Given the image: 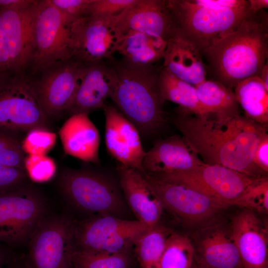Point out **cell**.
Segmentation results:
<instances>
[{"instance_id": "33", "label": "cell", "mask_w": 268, "mask_h": 268, "mask_svg": "<svg viewBox=\"0 0 268 268\" xmlns=\"http://www.w3.org/2000/svg\"><path fill=\"white\" fill-rule=\"evenodd\" d=\"M237 205L260 212L268 210V178L267 176L256 179L244 190L233 202Z\"/></svg>"}, {"instance_id": "25", "label": "cell", "mask_w": 268, "mask_h": 268, "mask_svg": "<svg viewBox=\"0 0 268 268\" xmlns=\"http://www.w3.org/2000/svg\"><path fill=\"white\" fill-rule=\"evenodd\" d=\"M122 38L117 52L122 59L137 66L154 65L162 57L167 42L145 33L128 30L122 33Z\"/></svg>"}, {"instance_id": "16", "label": "cell", "mask_w": 268, "mask_h": 268, "mask_svg": "<svg viewBox=\"0 0 268 268\" xmlns=\"http://www.w3.org/2000/svg\"><path fill=\"white\" fill-rule=\"evenodd\" d=\"M102 109L107 151L118 163L145 175L142 162L146 151L138 131L116 107L105 104Z\"/></svg>"}, {"instance_id": "40", "label": "cell", "mask_w": 268, "mask_h": 268, "mask_svg": "<svg viewBox=\"0 0 268 268\" xmlns=\"http://www.w3.org/2000/svg\"><path fill=\"white\" fill-rule=\"evenodd\" d=\"M9 62L8 50L0 26V78L10 73Z\"/></svg>"}, {"instance_id": "4", "label": "cell", "mask_w": 268, "mask_h": 268, "mask_svg": "<svg viewBox=\"0 0 268 268\" xmlns=\"http://www.w3.org/2000/svg\"><path fill=\"white\" fill-rule=\"evenodd\" d=\"M175 37L187 41L201 55L234 31L251 13L248 0H165Z\"/></svg>"}, {"instance_id": "19", "label": "cell", "mask_w": 268, "mask_h": 268, "mask_svg": "<svg viewBox=\"0 0 268 268\" xmlns=\"http://www.w3.org/2000/svg\"><path fill=\"white\" fill-rule=\"evenodd\" d=\"M204 226L194 244L195 262L202 268H243L230 228L221 223Z\"/></svg>"}, {"instance_id": "31", "label": "cell", "mask_w": 268, "mask_h": 268, "mask_svg": "<svg viewBox=\"0 0 268 268\" xmlns=\"http://www.w3.org/2000/svg\"><path fill=\"white\" fill-rule=\"evenodd\" d=\"M72 268H129L128 252L107 253L75 249Z\"/></svg>"}, {"instance_id": "28", "label": "cell", "mask_w": 268, "mask_h": 268, "mask_svg": "<svg viewBox=\"0 0 268 268\" xmlns=\"http://www.w3.org/2000/svg\"><path fill=\"white\" fill-rule=\"evenodd\" d=\"M158 84L161 96L165 102L176 103L179 107L200 116L211 115L201 104L196 87L180 79L162 67L159 71Z\"/></svg>"}, {"instance_id": "41", "label": "cell", "mask_w": 268, "mask_h": 268, "mask_svg": "<svg viewBox=\"0 0 268 268\" xmlns=\"http://www.w3.org/2000/svg\"><path fill=\"white\" fill-rule=\"evenodd\" d=\"M32 0H0V11L19 9L30 4Z\"/></svg>"}, {"instance_id": "11", "label": "cell", "mask_w": 268, "mask_h": 268, "mask_svg": "<svg viewBox=\"0 0 268 268\" xmlns=\"http://www.w3.org/2000/svg\"><path fill=\"white\" fill-rule=\"evenodd\" d=\"M70 26L50 0H38L34 53L29 69L32 75L48 64L72 57Z\"/></svg>"}, {"instance_id": "6", "label": "cell", "mask_w": 268, "mask_h": 268, "mask_svg": "<svg viewBox=\"0 0 268 268\" xmlns=\"http://www.w3.org/2000/svg\"><path fill=\"white\" fill-rule=\"evenodd\" d=\"M75 221L64 214H49L39 223L20 258L26 268H72Z\"/></svg>"}, {"instance_id": "36", "label": "cell", "mask_w": 268, "mask_h": 268, "mask_svg": "<svg viewBox=\"0 0 268 268\" xmlns=\"http://www.w3.org/2000/svg\"><path fill=\"white\" fill-rule=\"evenodd\" d=\"M136 0H92L86 15L99 17H116Z\"/></svg>"}, {"instance_id": "37", "label": "cell", "mask_w": 268, "mask_h": 268, "mask_svg": "<svg viewBox=\"0 0 268 268\" xmlns=\"http://www.w3.org/2000/svg\"><path fill=\"white\" fill-rule=\"evenodd\" d=\"M71 25L86 15L87 9L92 0H50Z\"/></svg>"}, {"instance_id": "30", "label": "cell", "mask_w": 268, "mask_h": 268, "mask_svg": "<svg viewBox=\"0 0 268 268\" xmlns=\"http://www.w3.org/2000/svg\"><path fill=\"white\" fill-rule=\"evenodd\" d=\"M195 254L194 243L188 236L171 233L157 268H192Z\"/></svg>"}, {"instance_id": "27", "label": "cell", "mask_w": 268, "mask_h": 268, "mask_svg": "<svg viewBox=\"0 0 268 268\" xmlns=\"http://www.w3.org/2000/svg\"><path fill=\"white\" fill-rule=\"evenodd\" d=\"M236 100L245 117L257 124L268 123V89L259 76L250 77L234 88Z\"/></svg>"}, {"instance_id": "2", "label": "cell", "mask_w": 268, "mask_h": 268, "mask_svg": "<svg viewBox=\"0 0 268 268\" xmlns=\"http://www.w3.org/2000/svg\"><path fill=\"white\" fill-rule=\"evenodd\" d=\"M213 80L232 90L240 82L259 76L268 63V13H250L233 32L201 54Z\"/></svg>"}, {"instance_id": "21", "label": "cell", "mask_w": 268, "mask_h": 268, "mask_svg": "<svg viewBox=\"0 0 268 268\" xmlns=\"http://www.w3.org/2000/svg\"><path fill=\"white\" fill-rule=\"evenodd\" d=\"M116 170L121 189L136 220L148 228L158 224L164 208L143 175L119 163Z\"/></svg>"}, {"instance_id": "5", "label": "cell", "mask_w": 268, "mask_h": 268, "mask_svg": "<svg viewBox=\"0 0 268 268\" xmlns=\"http://www.w3.org/2000/svg\"><path fill=\"white\" fill-rule=\"evenodd\" d=\"M58 185L67 202L81 211L120 217L126 210L119 183L102 172L66 169Z\"/></svg>"}, {"instance_id": "23", "label": "cell", "mask_w": 268, "mask_h": 268, "mask_svg": "<svg viewBox=\"0 0 268 268\" xmlns=\"http://www.w3.org/2000/svg\"><path fill=\"white\" fill-rule=\"evenodd\" d=\"M59 134L66 154L85 162H100V135L88 114L70 116L60 129Z\"/></svg>"}, {"instance_id": "44", "label": "cell", "mask_w": 268, "mask_h": 268, "mask_svg": "<svg viewBox=\"0 0 268 268\" xmlns=\"http://www.w3.org/2000/svg\"><path fill=\"white\" fill-rule=\"evenodd\" d=\"M3 268H26L21 260L16 256L8 263Z\"/></svg>"}, {"instance_id": "35", "label": "cell", "mask_w": 268, "mask_h": 268, "mask_svg": "<svg viewBox=\"0 0 268 268\" xmlns=\"http://www.w3.org/2000/svg\"><path fill=\"white\" fill-rule=\"evenodd\" d=\"M57 136L45 128H35L28 131L21 142L25 153L46 155L54 146Z\"/></svg>"}, {"instance_id": "26", "label": "cell", "mask_w": 268, "mask_h": 268, "mask_svg": "<svg viewBox=\"0 0 268 268\" xmlns=\"http://www.w3.org/2000/svg\"><path fill=\"white\" fill-rule=\"evenodd\" d=\"M195 87L201 104L217 120L224 121L240 115L232 90L213 79H206Z\"/></svg>"}, {"instance_id": "9", "label": "cell", "mask_w": 268, "mask_h": 268, "mask_svg": "<svg viewBox=\"0 0 268 268\" xmlns=\"http://www.w3.org/2000/svg\"><path fill=\"white\" fill-rule=\"evenodd\" d=\"M87 63L72 57L55 62L32 75L34 90L46 117L57 119L67 113Z\"/></svg>"}, {"instance_id": "8", "label": "cell", "mask_w": 268, "mask_h": 268, "mask_svg": "<svg viewBox=\"0 0 268 268\" xmlns=\"http://www.w3.org/2000/svg\"><path fill=\"white\" fill-rule=\"evenodd\" d=\"M0 127L18 133L35 128L49 129L50 121L27 74L10 73L0 78Z\"/></svg>"}, {"instance_id": "1", "label": "cell", "mask_w": 268, "mask_h": 268, "mask_svg": "<svg viewBox=\"0 0 268 268\" xmlns=\"http://www.w3.org/2000/svg\"><path fill=\"white\" fill-rule=\"evenodd\" d=\"M173 122L191 149L205 164L222 166L255 177L267 176L253 160L267 126L240 115L224 121L180 107Z\"/></svg>"}, {"instance_id": "46", "label": "cell", "mask_w": 268, "mask_h": 268, "mask_svg": "<svg viewBox=\"0 0 268 268\" xmlns=\"http://www.w3.org/2000/svg\"><path fill=\"white\" fill-rule=\"evenodd\" d=\"M192 268H202L201 267L198 265L195 262Z\"/></svg>"}, {"instance_id": "18", "label": "cell", "mask_w": 268, "mask_h": 268, "mask_svg": "<svg viewBox=\"0 0 268 268\" xmlns=\"http://www.w3.org/2000/svg\"><path fill=\"white\" fill-rule=\"evenodd\" d=\"M117 81L116 72L111 63L101 61L87 63L67 113L70 116L88 114L102 108L106 99L110 97Z\"/></svg>"}, {"instance_id": "39", "label": "cell", "mask_w": 268, "mask_h": 268, "mask_svg": "<svg viewBox=\"0 0 268 268\" xmlns=\"http://www.w3.org/2000/svg\"><path fill=\"white\" fill-rule=\"evenodd\" d=\"M254 163L257 168L266 175L268 172V134H264L257 145Z\"/></svg>"}, {"instance_id": "43", "label": "cell", "mask_w": 268, "mask_h": 268, "mask_svg": "<svg viewBox=\"0 0 268 268\" xmlns=\"http://www.w3.org/2000/svg\"><path fill=\"white\" fill-rule=\"evenodd\" d=\"M249 10L251 13H255L268 7V0H248Z\"/></svg>"}, {"instance_id": "13", "label": "cell", "mask_w": 268, "mask_h": 268, "mask_svg": "<svg viewBox=\"0 0 268 268\" xmlns=\"http://www.w3.org/2000/svg\"><path fill=\"white\" fill-rule=\"evenodd\" d=\"M148 175L190 186L226 207L233 205L246 187L259 178L222 166L205 163L184 171Z\"/></svg>"}, {"instance_id": "20", "label": "cell", "mask_w": 268, "mask_h": 268, "mask_svg": "<svg viewBox=\"0 0 268 268\" xmlns=\"http://www.w3.org/2000/svg\"><path fill=\"white\" fill-rule=\"evenodd\" d=\"M116 24L121 33L136 31L167 42L175 37L173 22L165 0H136L116 17Z\"/></svg>"}, {"instance_id": "29", "label": "cell", "mask_w": 268, "mask_h": 268, "mask_svg": "<svg viewBox=\"0 0 268 268\" xmlns=\"http://www.w3.org/2000/svg\"><path fill=\"white\" fill-rule=\"evenodd\" d=\"M171 233L167 228L158 224L149 228L139 237L134 246L141 268H157Z\"/></svg>"}, {"instance_id": "7", "label": "cell", "mask_w": 268, "mask_h": 268, "mask_svg": "<svg viewBox=\"0 0 268 268\" xmlns=\"http://www.w3.org/2000/svg\"><path fill=\"white\" fill-rule=\"evenodd\" d=\"M49 213L46 198L30 185L0 194V244L13 250L27 244Z\"/></svg>"}, {"instance_id": "38", "label": "cell", "mask_w": 268, "mask_h": 268, "mask_svg": "<svg viewBox=\"0 0 268 268\" xmlns=\"http://www.w3.org/2000/svg\"><path fill=\"white\" fill-rule=\"evenodd\" d=\"M27 177L24 170L0 164V194L15 190L27 184Z\"/></svg>"}, {"instance_id": "10", "label": "cell", "mask_w": 268, "mask_h": 268, "mask_svg": "<svg viewBox=\"0 0 268 268\" xmlns=\"http://www.w3.org/2000/svg\"><path fill=\"white\" fill-rule=\"evenodd\" d=\"M147 227L137 220L97 215L75 221V249L107 253L128 252Z\"/></svg>"}, {"instance_id": "34", "label": "cell", "mask_w": 268, "mask_h": 268, "mask_svg": "<svg viewBox=\"0 0 268 268\" xmlns=\"http://www.w3.org/2000/svg\"><path fill=\"white\" fill-rule=\"evenodd\" d=\"M24 167L28 177L36 183L51 180L56 172V165L51 157L43 154H29L25 157Z\"/></svg>"}, {"instance_id": "24", "label": "cell", "mask_w": 268, "mask_h": 268, "mask_svg": "<svg viewBox=\"0 0 268 268\" xmlns=\"http://www.w3.org/2000/svg\"><path fill=\"white\" fill-rule=\"evenodd\" d=\"M201 55L189 42L174 37L167 42L162 67L180 79L195 86L206 79V69Z\"/></svg>"}, {"instance_id": "17", "label": "cell", "mask_w": 268, "mask_h": 268, "mask_svg": "<svg viewBox=\"0 0 268 268\" xmlns=\"http://www.w3.org/2000/svg\"><path fill=\"white\" fill-rule=\"evenodd\" d=\"M230 229L243 268H268V228L254 211L243 208L233 217Z\"/></svg>"}, {"instance_id": "45", "label": "cell", "mask_w": 268, "mask_h": 268, "mask_svg": "<svg viewBox=\"0 0 268 268\" xmlns=\"http://www.w3.org/2000/svg\"><path fill=\"white\" fill-rule=\"evenodd\" d=\"M259 77L264 83L266 88L268 89V63H267L263 67Z\"/></svg>"}, {"instance_id": "42", "label": "cell", "mask_w": 268, "mask_h": 268, "mask_svg": "<svg viewBox=\"0 0 268 268\" xmlns=\"http://www.w3.org/2000/svg\"><path fill=\"white\" fill-rule=\"evenodd\" d=\"M15 257L13 250L0 244V268H3Z\"/></svg>"}, {"instance_id": "12", "label": "cell", "mask_w": 268, "mask_h": 268, "mask_svg": "<svg viewBox=\"0 0 268 268\" xmlns=\"http://www.w3.org/2000/svg\"><path fill=\"white\" fill-rule=\"evenodd\" d=\"M167 209L189 226H204L226 206L188 185L143 175Z\"/></svg>"}, {"instance_id": "14", "label": "cell", "mask_w": 268, "mask_h": 268, "mask_svg": "<svg viewBox=\"0 0 268 268\" xmlns=\"http://www.w3.org/2000/svg\"><path fill=\"white\" fill-rule=\"evenodd\" d=\"M72 57L85 63L113 59L122 38L116 17L86 15L70 26Z\"/></svg>"}, {"instance_id": "32", "label": "cell", "mask_w": 268, "mask_h": 268, "mask_svg": "<svg viewBox=\"0 0 268 268\" xmlns=\"http://www.w3.org/2000/svg\"><path fill=\"white\" fill-rule=\"evenodd\" d=\"M19 133L0 127V164L25 170L26 156Z\"/></svg>"}, {"instance_id": "22", "label": "cell", "mask_w": 268, "mask_h": 268, "mask_svg": "<svg viewBox=\"0 0 268 268\" xmlns=\"http://www.w3.org/2000/svg\"><path fill=\"white\" fill-rule=\"evenodd\" d=\"M203 163L182 136L174 135L156 141L146 151L142 165L146 173L156 175L184 171Z\"/></svg>"}, {"instance_id": "15", "label": "cell", "mask_w": 268, "mask_h": 268, "mask_svg": "<svg viewBox=\"0 0 268 268\" xmlns=\"http://www.w3.org/2000/svg\"><path fill=\"white\" fill-rule=\"evenodd\" d=\"M38 0L19 9L0 11V26L9 56L12 74H26L34 53V29Z\"/></svg>"}, {"instance_id": "3", "label": "cell", "mask_w": 268, "mask_h": 268, "mask_svg": "<svg viewBox=\"0 0 268 268\" xmlns=\"http://www.w3.org/2000/svg\"><path fill=\"white\" fill-rule=\"evenodd\" d=\"M109 60L117 77L110 98L140 134L145 136L154 134L167 121L165 101L158 84L160 67L135 65L123 59Z\"/></svg>"}]
</instances>
